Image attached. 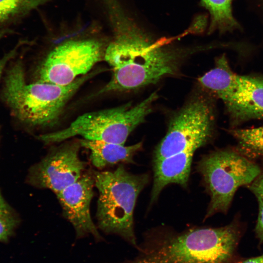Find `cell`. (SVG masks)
<instances>
[{
	"instance_id": "1",
	"label": "cell",
	"mask_w": 263,
	"mask_h": 263,
	"mask_svg": "<svg viewBox=\"0 0 263 263\" xmlns=\"http://www.w3.org/2000/svg\"><path fill=\"white\" fill-rule=\"evenodd\" d=\"M104 60L112 67L110 80L98 94L137 90L175 74L190 51L158 39L129 14L113 32Z\"/></svg>"
},
{
	"instance_id": "2",
	"label": "cell",
	"mask_w": 263,
	"mask_h": 263,
	"mask_svg": "<svg viewBox=\"0 0 263 263\" xmlns=\"http://www.w3.org/2000/svg\"><path fill=\"white\" fill-rule=\"evenodd\" d=\"M214 113L208 99L192 98L171 119L153 155V182L160 188L176 184L186 187L195 151L211 138Z\"/></svg>"
},
{
	"instance_id": "3",
	"label": "cell",
	"mask_w": 263,
	"mask_h": 263,
	"mask_svg": "<svg viewBox=\"0 0 263 263\" xmlns=\"http://www.w3.org/2000/svg\"><path fill=\"white\" fill-rule=\"evenodd\" d=\"M242 235L236 220L220 227L147 234L137 255L121 263H231Z\"/></svg>"
},
{
	"instance_id": "4",
	"label": "cell",
	"mask_w": 263,
	"mask_h": 263,
	"mask_svg": "<svg viewBox=\"0 0 263 263\" xmlns=\"http://www.w3.org/2000/svg\"><path fill=\"white\" fill-rule=\"evenodd\" d=\"M97 73L82 75L67 85L37 81L27 83L21 62L10 67L5 77L3 96L14 115L34 126L52 125L79 88Z\"/></svg>"
},
{
	"instance_id": "5",
	"label": "cell",
	"mask_w": 263,
	"mask_h": 263,
	"mask_svg": "<svg viewBox=\"0 0 263 263\" xmlns=\"http://www.w3.org/2000/svg\"><path fill=\"white\" fill-rule=\"evenodd\" d=\"M99 196L96 218L97 228L117 235L137 250L133 211L137 197L149 182L146 174H133L122 165L113 171H94Z\"/></svg>"
},
{
	"instance_id": "6",
	"label": "cell",
	"mask_w": 263,
	"mask_h": 263,
	"mask_svg": "<svg viewBox=\"0 0 263 263\" xmlns=\"http://www.w3.org/2000/svg\"><path fill=\"white\" fill-rule=\"evenodd\" d=\"M158 95L152 93L136 105L129 103L109 109L84 113L67 128L38 136L45 144L58 143L75 136L90 140L124 145L132 131L151 112Z\"/></svg>"
},
{
	"instance_id": "7",
	"label": "cell",
	"mask_w": 263,
	"mask_h": 263,
	"mask_svg": "<svg viewBox=\"0 0 263 263\" xmlns=\"http://www.w3.org/2000/svg\"><path fill=\"white\" fill-rule=\"evenodd\" d=\"M210 196L205 218L226 213L240 187L249 185L259 175L261 166L235 150H218L203 156L198 163Z\"/></svg>"
},
{
	"instance_id": "8",
	"label": "cell",
	"mask_w": 263,
	"mask_h": 263,
	"mask_svg": "<svg viewBox=\"0 0 263 263\" xmlns=\"http://www.w3.org/2000/svg\"><path fill=\"white\" fill-rule=\"evenodd\" d=\"M107 46L101 40L92 38L70 39L59 44L39 66L37 81L59 85L71 83L104 60Z\"/></svg>"
},
{
	"instance_id": "9",
	"label": "cell",
	"mask_w": 263,
	"mask_h": 263,
	"mask_svg": "<svg viewBox=\"0 0 263 263\" xmlns=\"http://www.w3.org/2000/svg\"><path fill=\"white\" fill-rule=\"evenodd\" d=\"M79 141L68 142L52 149L28 171L25 182L57 194L77 181L85 168L79 157Z\"/></svg>"
},
{
	"instance_id": "10",
	"label": "cell",
	"mask_w": 263,
	"mask_h": 263,
	"mask_svg": "<svg viewBox=\"0 0 263 263\" xmlns=\"http://www.w3.org/2000/svg\"><path fill=\"white\" fill-rule=\"evenodd\" d=\"M93 176L83 175L75 182L56 194L64 216L72 224L76 237L92 235L96 240L103 239L91 216L90 204L94 196Z\"/></svg>"
},
{
	"instance_id": "11",
	"label": "cell",
	"mask_w": 263,
	"mask_h": 263,
	"mask_svg": "<svg viewBox=\"0 0 263 263\" xmlns=\"http://www.w3.org/2000/svg\"><path fill=\"white\" fill-rule=\"evenodd\" d=\"M224 103L235 123L263 119V78L238 75L236 89Z\"/></svg>"
},
{
	"instance_id": "12",
	"label": "cell",
	"mask_w": 263,
	"mask_h": 263,
	"mask_svg": "<svg viewBox=\"0 0 263 263\" xmlns=\"http://www.w3.org/2000/svg\"><path fill=\"white\" fill-rule=\"evenodd\" d=\"M79 142L81 147L90 150V158L92 164L99 169L119 163H134L133 156L142 150L143 146L142 142L127 146L85 139Z\"/></svg>"
},
{
	"instance_id": "13",
	"label": "cell",
	"mask_w": 263,
	"mask_h": 263,
	"mask_svg": "<svg viewBox=\"0 0 263 263\" xmlns=\"http://www.w3.org/2000/svg\"><path fill=\"white\" fill-rule=\"evenodd\" d=\"M233 0H201L200 5L209 13L208 32H231L241 27L234 18L232 11Z\"/></svg>"
},
{
	"instance_id": "14",
	"label": "cell",
	"mask_w": 263,
	"mask_h": 263,
	"mask_svg": "<svg viewBox=\"0 0 263 263\" xmlns=\"http://www.w3.org/2000/svg\"><path fill=\"white\" fill-rule=\"evenodd\" d=\"M237 142L235 150L253 160L263 157V126L250 129H236L229 131Z\"/></svg>"
},
{
	"instance_id": "15",
	"label": "cell",
	"mask_w": 263,
	"mask_h": 263,
	"mask_svg": "<svg viewBox=\"0 0 263 263\" xmlns=\"http://www.w3.org/2000/svg\"><path fill=\"white\" fill-rule=\"evenodd\" d=\"M261 171L256 178L248 185L256 196L259 204V213L255 231L260 243L263 242V157Z\"/></svg>"
},
{
	"instance_id": "16",
	"label": "cell",
	"mask_w": 263,
	"mask_h": 263,
	"mask_svg": "<svg viewBox=\"0 0 263 263\" xmlns=\"http://www.w3.org/2000/svg\"><path fill=\"white\" fill-rule=\"evenodd\" d=\"M20 218L13 208L0 211V243H7L14 236Z\"/></svg>"
},
{
	"instance_id": "17",
	"label": "cell",
	"mask_w": 263,
	"mask_h": 263,
	"mask_svg": "<svg viewBox=\"0 0 263 263\" xmlns=\"http://www.w3.org/2000/svg\"><path fill=\"white\" fill-rule=\"evenodd\" d=\"M50 0H0V7L12 17L18 16L38 8Z\"/></svg>"
},
{
	"instance_id": "18",
	"label": "cell",
	"mask_w": 263,
	"mask_h": 263,
	"mask_svg": "<svg viewBox=\"0 0 263 263\" xmlns=\"http://www.w3.org/2000/svg\"><path fill=\"white\" fill-rule=\"evenodd\" d=\"M5 33V31L0 32V39L3 37ZM19 47V45L16 46L0 58V78L6 65L16 56Z\"/></svg>"
},
{
	"instance_id": "19",
	"label": "cell",
	"mask_w": 263,
	"mask_h": 263,
	"mask_svg": "<svg viewBox=\"0 0 263 263\" xmlns=\"http://www.w3.org/2000/svg\"><path fill=\"white\" fill-rule=\"evenodd\" d=\"M12 208L5 200L0 190V211L9 210Z\"/></svg>"
},
{
	"instance_id": "20",
	"label": "cell",
	"mask_w": 263,
	"mask_h": 263,
	"mask_svg": "<svg viewBox=\"0 0 263 263\" xmlns=\"http://www.w3.org/2000/svg\"><path fill=\"white\" fill-rule=\"evenodd\" d=\"M12 17L3 8L0 7V23H2Z\"/></svg>"
},
{
	"instance_id": "21",
	"label": "cell",
	"mask_w": 263,
	"mask_h": 263,
	"mask_svg": "<svg viewBox=\"0 0 263 263\" xmlns=\"http://www.w3.org/2000/svg\"><path fill=\"white\" fill-rule=\"evenodd\" d=\"M241 263H263V254L258 257L248 259Z\"/></svg>"
}]
</instances>
